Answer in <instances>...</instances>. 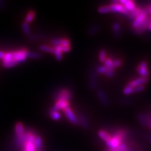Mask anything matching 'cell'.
<instances>
[{"mask_svg": "<svg viewBox=\"0 0 151 151\" xmlns=\"http://www.w3.org/2000/svg\"><path fill=\"white\" fill-rule=\"evenodd\" d=\"M15 143L19 151H44L43 140L35 131L18 123L15 127Z\"/></svg>", "mask_w": 151, "mask_h": 151, "instance_id": "cell-1", "label": "cell"}, {"mask_svg": "<svg viewBox=\"0 0 151 151\" xmlns=\"http://www.w3.org/2000/svg\"><path fill=\"white\" fill-rule=\"evenodd\" d=\"M30 57L40 58V55L38 53H30L25 48L0 51V62L3 67L7 68L20 64Z\"/></svg>", "mask_w": 151, "mask_h": 151, "instance_id": "cell-2", "label": "cell"}, {"mask_svg": "<svg viewBox=\"0 0 151 151\" xmlns=\"http://www.w3.org/2000/svg\"><path fill=\"white\" fill-rule=\"evenodd\" d=\"M72 99V94L70 91L67 89H60L59 91H58L55 94L54 96V100L55 101L62 100L69 101L71 100Z\"/></svg>", "mask_w": 151, "mask_h": 151, "instance_id": "cell-3", "label": "cell"}, {"mask_svg": "<svg viewBox=\"0 0 151 151\" xmlns=\"http://www.w3.org/2000/svg\"><path fill=\"white\" fill-rule=\"evenodd\" d=\"M151 22V18L149 16H147L145 18V20L142 22L141 24L139 25L138 28H137L136 29L134 30V34L136 35H141L144 34L147 30H149V26L150 23Z\"/></svg>", "mask_w": 151, "mask_h": 151, "instance_id": "cell-4", "label": "cell"}, {"mask_svg": "<svg viewBox=\"0 0 151 151\" xmlns=\"http://www.w3.org/2000/svg\"><path fill=\"white\" fill-rule=\"evenodd\" d=\"M88 86L91 91L96 89L98 86V74L96 71H91L89 74Z\"/></svg>", "mask_w": 151, "mask_h": 151, "instance_id": "cell-5", "label": "cell"}, {"mask_svg": "<svg viewBox=\"0 0 151 151\" xmlns=\"http://www.w3.org/2000/svg\"><path fill=\"white\" fill-rule=\"evenodd\" d=\"M108 6H109L110 11L111 12L122 13L127 16H128L129 14V12L124 7V6L122 5V4H120L119 3H116V4H111Z\"/></svg>", "mask_w": 151, "mask_h": 151, "instance_id": "cell-6", "label": "cell"}, {"mask_svg": "<svg viewBox=\"0 0 151 151\" xmlns=\"http://www.w3.org/2000/svg\"><path fill=\"white\" fill-rule=\"evenodd\" d=\"M137 70L138 73L141 75V76L142 78H147L149 76V72L147 69V63L143 61L141 62L139 66L137 68Z\"/></svg>", "mask_w": 151, "mask_h": 151, "instance_id": "cell-7", "label": "cell"}, {"mask_svg": "<svg viewBox=\"0 0 151 151\" xmlns=\"http://www.w3.org/2000/svg\"><path fill=\"white\" fill-rule=\"evenodd\" d=\"M65 115L66 116V117L68 118V119L72 123V124H74V125H79V122L78 120V118L76 116V115H74V113H73V110L70 109V108L69 107L67 109H65V110H64Z\"/></svg>", "mask_w": 151, "mask_h": 151, "instance_id": "cell-8", "label": "cell"}, {"mask_svg": "<svg viewBox=\"0 0 151 151\" xmlns=\"http://www.w3.org/2000/svg\"><path fill=\"white\" fill-rule=\"evenodd\" d=\"M96 94H97V96H98V99L100 100V102H101L102 105L105 107L109 106L110 101H109V100H108V98L106 96V93L104 92L103 90L99 89V90L97 91Z\"/></svg>", "mask_w": 151, "mask_h": 151, "instance_id": "cell-9", "label": "cell"}, {"mask_svg": "<svg viewBox=\"0 0 151 151\" xmlns=\"http://www.w3.org/2000/svg\"><path fill=\"white\" fill-rule=\"evenodd\" d=\"M119 3L124 6V7L129 13L134 11L136 8L135 4L133 1H131V0H120Z\"/></svg>", "mask_w": 151, "mask_h": 151, "instance_id": "cell-10", "label": "cell"}, {"mask_svg": "<svg viewBox=\"0 0 151 151\" xmlns=\"http://www.w3.org/2000/svg\"><path fill=\"white\" fill-rule=\"evenodd\" d=\"M51 44L54 47L62 46H70V42L67 39H54L50 41Z\"/></svg>", "mask_w": 151, "mask_h": 151, "instance_id": "cell-11", "label": "cell"}, {"mask_svg": "<svg viewBox=\"0 0 151 151\" xmlns=\"http://www.w3.org/2000/svg\"><path fill=\"white\" fill-rule=\"evenodd\" d=\"M53 106L58 111L60 110H62L64 111L69 107V102L65 100H59L55 101V105Z\"/></svg>", "mask_w": 151, "mask_h": 151, "instance_id": "cell-12", "label": "cell"}, {"mask_svg": "<svg viewBox=\"0 0 151 151\" xmlns=\"http://www.w3.org/2000/svg\"><path fill=\"white\" fill-rule=\"evenodd\" d=\"M149 82V79L147 78H139L136 79L134 81H131L128 84L129 86L132 87V88H135L136 86H140V85H145L146 83H147Z\"/></svg>", "mask_w": 151, "mask_h": 151, "instance_id": "cell-13", "label": "cell"}, {"mask_svg": "<svg viewBox=\"0 0 151 151\" xmlns=\"http://www.w3.org/2000/svg\"><path fill=\"white\" fill-rule=\"evenodd\" d=\"M147 17V15H146L145 13L142 12L140 15H139L133 22H132V27L134 28V30L136 29L137 28H138L139 27V25L142 23V22L145 20V18Z\"/></svg>", "mask_w": 151, "mask_h": 151, "instance_id": "cell-14", "label": "cell"}, {"mask_svg": "<svg viewBox=\"0 0 151 151\" xmlns=\"http://www.w3.org/2000/svg\"><path fill=\"white\" fill-rule=\"evenodd\" d=\"M79 124L81 125L83 129L88 130L89 129V122L87 119L86 116H85L83 113H80L79 115Z\"/></svg>", "mask_w": 151, "mask_h": 151, "instance_id": "cell-15", "label": "cell"}, {"mask_svg": "<svg viewBox=\"0 0 151 151\" xmlns=\"http://www.w3.org/2000/svg\"><path fill=\"white\" fill-rule=\"evenodd\" d=\"M142 13V8L140 7H136V8L134 9V11H132L129 13L128 17L129 20L130 21L133 22L135 19L139 15Z\"/></svg>", "mask_w": 151, "mask_h": 151, "instance_id": "cell-16", "label": "cell"}, {"mask_svg": "<svg viewBox=\"0 0 151 151\" xmlns=\"http://www.w3.org/2000/svg\"><path fill=\"white\" fill-rule=\"evenodd\" d=\"M112 28L115 38H116V39H120L121 37V27L120 23L117 22L114 23L113 24Z\"/></svg>", "mask_w": 151, "mask_h": 151, "instance_id": "cell-17", "label": "cell"}, {"mask_svg": "<svg viewBox=\"0 0 151 151\" xmlns=\"http://www.w3.org/2000/svg\"><path fill=\"white\" fill-rule=\"evenodd\" d=\"M98 135L105 143L111 139V135L103 130H99L98 132Z\"/></svg>", "mask_w": 151, "mask_h": 151, "instance_id": "cell-18", "label": "cell"}, {"mask_svg": "<svg viewBox=\"0 0 151 151\" xmlns=\"http://www.w3.org/2000/svg\"><path fill=\"white\" fill-rule=\"evenodd\" d=\"M100 27L98 25H94L89 28L87 34L89 36H93L96 35V34L100 31Z\"/></svg>", "mask_w": 151, "mask_h": 151, "instance_id": "cell-19", "label": "cell"}, {"mask_svg": "<svg viewBox=\"0 0 151 151\" xmlns=\"http://www.w3.org/2000/svg\"><path fill=\"white\" fill-rule=\"evenodd\" d=\"M104 63H105V65L104 66H105L107 70H113V71H114L115 69H116L114 65H113V60L111 59H110V58H106V60H105V62H104Z\"/></svg>", "mask_w": 151, "mask_h": 151, "instance_id": "cell-20", "label": "cell"}, {"mask_svg": "<svg viewBox=\"0 0 151 151\" xmlns=\"http://www.w3.org/2000/svg\"><path fill=\"white\" fill-rule=\"evenodd\" d=\"M137 120L139 122V124L144 127H147V123H146V120L144 116V114L142 113H139L137 115Z\"/></svg>", "mask_w": 151, "mask_h": 151, "instance_id": "cell-21", "label": "cell"}, {"mask_svg": "<svg viewBox=\"0 0 151 151\" xmlns=\"http://www.w3.org/2000/svg\"><path fill=\"white\" fill-rule=\"evenodd\" d=\"M58 50L60 52H68L71 49V47L70 46H62V45H59V46H55V47H52Z\"/></svg>", "mask_w": 151, "mask_h": 151, "instance_id": "cell-22", "label": "cell"}, {"mask_svg": "<svg viewBox=\"0 0 151 151\" xmlns=\"http://www.w3.org/2000/svg\"><path fill=\"white\" fill-rule=\"evenodd\" d=\"M52 48H53V52H52V54L54 55L55 59H56L57 60H59V61L62 60L63 59V53L60 52H59V51H58V50H55V49L54 48V47H52Z\"/></svg>", "mask_w": 151, "mask_h": 151, "instance_id": "cell-23", "label": "cell"}, {"mask_svg": "<svg viewBox=\"0 0 151 151\" xmlns=\"http://www.w3.org/2000/svg\"><path fill=\"white\" fill-rule=\"evenodd\" d=\"M106 59V52L105 49L100 50V52H99V59L101 63H104Z\"/></svg>", "mask_w": 151, "mask_h": 151, "instance_id": "cell-24", "label": "cell"}, {"mask_svg": "<svg viewBox=\"0 0 151 151\" xmlns=\"http://www.w3.org/2000/svg\"><path fill=\"white\" fill-rule=\"evenodd\" d=\"M40 49L42 51L45 52L51 53V54H52V52H53L52 47H50V46H49V45H41L40 47Z\"/></svg>", "mask_w": 151, "mask_h": 151, "instance_id": "cell-25", "label": "cell"}, {"mask_svg": "<svg viewBox=\"0 0 151 151\" xmlns=\"http://www.w3.org/2000/svg\"><path fill=\"white\" fill-rule=\"evenodd\" d=\"M123 93L125 95H129V94L134 93V88H132L127 84V86L123 90Z\"/></svg>", "mask_w": 151, "mask_h": 151, "instance_id": "cell-26", "label": "cell"}, {"mask_svg": "<svg viewBox=\"0 0 151 151\" xmlns=\"http://www.w3.org/2000/svg\"><path fill=\"white\" fill-rule=\"evenodd\" d=\"M98 11L100 13H108L110 12V8L108 6H102L99 7L98 9Z\"/></svg>", "mask_w": 151, "mask_h": 151, "instance_id": "cell-27", "label": "cell"}, {"mask_svg": "<svg viewBox=\"0 0 151 151\" xmlns=\"http://www.w3.org/2000/svg\"><path fill=\"white\" fill-rule=\"evenodd\" d=\"M50 117L54 120H59L61 119V116L59 111H55L49 113Z\"/></svg>", "mask_w": 151, "mask_h": 151, "instance_id": "cell-28", "label": "cell"}, {"mask_svg": "<svg viewBox=\"0 0 151 151\" xmlns=\"http://www.w3.org/2000/svg\"><path fill=\"white\" fill-rule=\"evenodd\" d=\"M106 70H107V69L106 68L105 66L100 65V66H98V67L96 68V73L97 74H105Z\"/></svg>", "mask_w": 151, "mask_h": 151, "instance_id": "cell-29", "label": "cell"}, {"mask_svg": "<svg viewBox=\"0 0 151 151\" xmlns=\"http://www.w3.org/2000/svg\"><path fill=\"white\" fill-rule=\"evenodd\" d=\"M144 114L146 120V123H147V127L151 130V116L147 113H145Z\"/></svg>", "mask_w": 151, "mask_h": 151, "instance_id": "cell-30", "label": "cell"}, {"mask_svg": "<svg viewBox=\"0 0 151 151\" xmlns=\"http://www.w3.org/2000/svg\"><path fill=\"white\" fill-rule=\"evenodd\" d=\"M145 85H140V86H136L134 88V93H140L145 90Z\"/></svg>", "mask_w": 151, "mask_h": 151, "instance_id": "cell-31", "label": "cell"}, {"mask_svg": "<svg viewBox=\"0 0 151 151\" xmlns=\"http://www.w3.org/2000/svg\"><path fill=\"white\" fill-rule=\"evenodd\" d=\"M35 14L34 12H29V13L28 14L27 17V19H26L27 22H30L32 20H33V19H34V17H35Z\"/></svg>", "mask_w": 151, "mask_h": 151, "instance_id": "cell-32", "label": "cell"}, {"mask_svg": "<svg viewBox=\"0 0 151 151\" xmlns=\"http://www.w3.org/2000/svg\"><path fill=\"white\" fill-rule=\"evenodd\" d=\"M113 63L115 68H119L122 65V61L120 59H115L113 60Z\"/></svg>", "mask_w": 151, "mask_h": 151, "instance_id": "cell-33", "label": "cell"}, {"mask_svg": "<svg viewBox=\"0 0 151 151\" xmlns=\"http://www.w3.org/2000/svg\"><path fill=\"white\" fill-rule=\"evenodd\" d=\"M105 74H106V76H107L108 78H113V76H114V75H115V72L113 71V70H106V72L105 73Z\"/></svg>", "mask_w": 151, "mask_h": 151, "instance_id": "cell-34", "label": "cell"}, {"mask_svg": "<svg viewBox=\"0 0 151 151\" xmlns=\"http://www.w3.org/2000/svg\"><path fill=\"white\" fill-rule=\"evenodd\" d=\"M131 102H132V100H130V99H127V98L122 99V100H120V103L124 104V105H126V104L129 105V104L131 103Z\"/></svg>", "mask_w": 151, "mask_h": 151, "instance_id": "cell-35", "label": "cell"}, {"mask_svg": "<svg viewBox=\"0 0 151 151\" xmlns=\"http://www.w3.org/2000/svg\"><path fill=\"white\" fill-rule=\"evenodd\" d=\"M149 13H150V17L151 18V5L149 6Z\"/></svg>", "mask_w": 151, "mask_h": 151, "instance_id": "cell-36", "label": "cell"}, {"mask_svg": "<svg viewBox=\"0 0 151 151\" xmlns=\"http://www.w3.org/2000/svg\"><path fill=\"white\" fill-rule=\"evenodd\" d=\"M147 139H148V140L151 143V137H148Z\"/></svg>", "mask_w": 151, "mask_h": 151, "instance_id": "cell-37", "label": "cell"}, {"mask_svg": "<svg viewBox=\"0 0 151 151\" xmlns=\"http://www.w3.org/2000/svg\"><path fill=\"white\" fill-rule=\"evenodd\" d=\"M149 30L151 31V22H150V24H149Z\"/></svg>", "mask_w": 151, "mask_h": 151, "instance_id": "cell-38", "label": "cell"}]
</instances>
